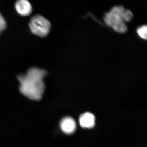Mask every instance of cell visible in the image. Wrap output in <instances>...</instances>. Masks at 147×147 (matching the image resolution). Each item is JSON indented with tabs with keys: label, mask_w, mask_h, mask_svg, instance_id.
I'll list each match as a JSON object with an SVG mask.
<instances>
[{
	"label": "cell",
	"mask_w": 147,
	"mask_h": 147,
	"mask_svg": "<svg viewBox=\"0 0 147 147\" xmlns=\"http://www.w3.org/2000/svg\"><path fill=\"white\" fill-rule=\"evenodd\" d=\"M60 127L64 133L67 134H72L76 131V123L73 118L65 117L61 121Z\"/></svg>",
	"instance_id": "277c9868"
},
{
	"label": "cell",
	"mask_w": 147,
	"mask_h": 147,
	"mask_svg": "<svg viewBox=\"0 0 147 147\" xmlns=\"http://www.w3.org/2000/svg\"><path fill=\"white\" fill-rule=\"evenodd\" d=\"M133 14L131 11L126 9L122 6H116L105 13L104 21L108 26L112 28L116 31L120 33H125L127 31L125 22L132 20Z\"/></svg>",
	"instance_id": "7a4b0ae2"
},
{
	"label": "cell",
	"mask_w": 147,
	"mask_h": 147,
	"mask_svg": "<svg viewBox=\"0 0 147 147\" xmlns=\"http://www.w3.org/2000/svg\"><path fill=\"white\" fill-rule=\"evenodd\" d=\"M47 74L45 70L32 67L26 74L18 75L21 93L32 100H41L45 88L43 79Z\"/></svg>",
	"instance_id": "6da1fadb"
},
{
	"label": "cell",
	"mask_w": 147,
	"mask_h": 147,
	"mask_svg": "<svg viewBox=\"0 0 147 147\" xmlns=\"http://www.w3.org/2000/svg\"><path fill=\"white\" fill-rule=\"evenodd\" d=\"M6 28V23L4 18L0 13V34Z\"/></svg>",
	"instance_id": "ba28073f"
},
{
	"label": "cell",
	"mask_w": 147,
	"mask_h": 147,
	"mask_svg": "<svg viewBox=\"0 0 147 147\" xmlns=\"http://www.w3.org/2000/svg\"><path fill=\"white\" fill-rule=\"evenodd\" d=\"M79 125L83 128H92L95 125V117L90 112L82 114L79 117Z\"/></svg>",
	"instance_id": "5b68a950"
},
{
	"label": "cell",
	"mask_w": 147,
	"mask_h": 147,
	"mask_svg": "<svg viewBox=\"0 0 147 147\" xmlns=\"http://www.w3.org/2000/svg\"><path fill=\"white\" fill-rule=\"evenodd\" d=\"M137 32L138 35L142 39L146 40L147 37V26L144 25L139 27L137 29Z\"/></svg>",
	"instance_id": "52a82bcc"
},
{
	"label": "cell",
	"mask_w": 147,
	"mask_h": 147,
	"mask_svg": "<svg viewBox=\"0 0 147 147\" xmlns=\"http://www.w3.org/2000/svg\"><path fill=\"white\" fill-rule=\"evenodd\" d=\"M16 11L22 16H28L31 13L32 7L30 3L26 0H19L15 3Z\"/></svg>",
	"instance_id": "8992f818"
},
{
	"label": "cell",
	"mask_w": 147,
	"mask_h": 147,
	"mask_svg": "<svg viewBox=\"0 0 147 147\" xmlns=\"http://www.w3.org/2000/svg\"><path fill=\"white\" fill-rule=\"evenodd\" d=\"M29 27L33 34L42 37L46 36L49 33L51 24L47 19L41 15L37 14L31 19Z\"/></svg>",
	"instance_id": "3957f363"
}]
</instances>
